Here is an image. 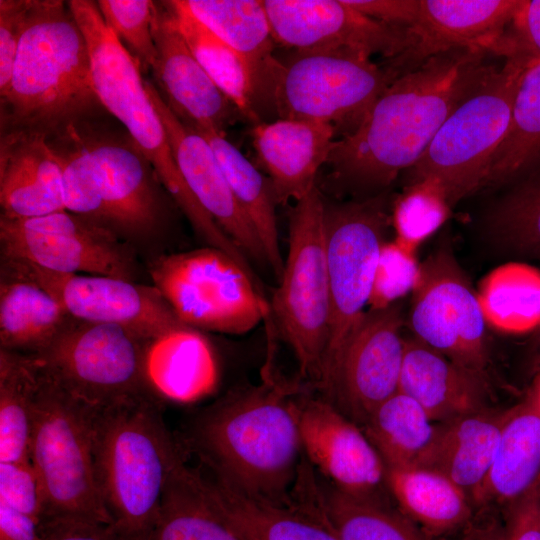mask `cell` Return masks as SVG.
I'll return each instance as SVG.
<instances>
[{"label":"cell","mask_w":540,"mask_h":540,"mask_svg":"<svg viewBox=\"0 0 540 540\" xmlns=\"http://www.w3.org/2000/svg\"><path fill=\"white\" fill-rule=\"evenodd\" d=\"M424 409L397 392L384 401L362 426L387 467L418 466L438 432Z\"/></svg>","instance_id":"38"},{"label":"cell","mask_w":540,"mask_h":540,"mask_svg":"<svg viewBox=\"0 0 540 540\" xmlns=\"http://www.w3.org/2000/svg\"><path fill=\"white\" fill-rule=\"evenodd\" d=\"M190 51L222 93L252 125L262 122L255 74L247 60L225 44L175 0L165 1Z\"/></svg>","instance_id":"36"},{"label":"cell","mask_w":540,"mask_h":540,"mask_svg":"<svg viewBox=\"0 0 540 540\" xmlns=\"http://www.w3.org/2000/svg\"><path fill=\"white\" fill-rule=\"evenodd\" d=\"M93 454L111 526L127 540H143L172 472L187 454L165 424L162 400L149 395L97 409Z\"/></svg>","instance_id":"3"},{"label":"cell","mask_w":540,"mask_h":540,"mask_svg":"<svg viewBox=\"0 0 540 540\" xmlns=\"http://www.w3.org/2000/svg\"><path fill=\"white\" fill-rule=\"evenodd\" d=\"M532 61L514 55L506 57L501 68L490 67L409 169L411 186L436 190L448 206L483 188L508 129L518 85Z\"/></svg>","instance_id":"6"},{"label":"cell","mask_w":540,"mask_h":540,"mask_svg":"<svg viewBox=\"0 0 540 540\" xmlns=\"http://www.w3.org/2000/svg\"><path fill=\"white\" fill-rule=\"evenodd\" d=\"M520 0H419L408 49L386 67L395 80L427 59L456 49L500 55Z\"/></svg>","instance_id":"20"},{"label":"cell","mask_w":540,"mask_h":540,"mask_svg":"<svg viewBox=\"0 0 540 540\" xmlns=\"http://www.w3.org/2000/svg\"><path fill=\"white\" fill-rule=\"evenodd\" d=\"M45 289L74 319L114 324L147 339L181 321L155 286L89 274H65L0 258Z\"/></svg>","instance_id":"18"},{"label":"cell","mask_w":540,"mask_h":540,"mask_svg":"<svg viewBox=\"0 0 540 540\" xmlns=\"http://www.w3.org/2000/svg\"><path fill=\"white\" fill-rule=\"evenodd\" d=\"M410 313L415 338L469 370L485 375L487 343L477 293L446 250L430 255Z\"/></svg>","instance_id":"16"},{"label":"cell","mask_w":540,"mask_h":540,"mask_svg":"<svg viewBox=\"0 0 540 540\" xmlns=\"http://www.w3.org/2000/svg\"><path fill=\"white\" fill-rule=\"evenodd\" d=\"M399 392L414 399L433 422L484 410L485 375L453 362L416 338L404 340Z\"/></svg>","instance_id":"27"},{"label":"cell","mask_w":540,"mask_h":540,"mask_svg":"<svg viewBox=\"0 0 540 540\" xmlns=\"http://www.w3.org/2000/svg\"><path fill=\"white\" fill-rule=\"evenodd\" d=\"M293 497L319 513L339 540H441L382 497H356L337 489L319 476L306 459L301 464Z\"/></svg>","instance_id":"26"},{"label":"cell","mask_w":540,"mask_h":540,"mask_svg":"<svg viewBox=\"0 0 540 540\" xmlns=\"http://www.w3.org/2000/svg\"><path fill=\"white\" fill-rule=\"evenodd\" d=\"M144 366L148 384L161 400H197L212 392L219 379L211 341L182 321L145 339Z\"/></svg>","instance_id":"28"},{"label":"cell","mask_w":540,"mask_h":540,"mask_svg":"<svg viewBox=\"0 0 540 540\" xmlns=\"http://www.w3.org/2000/svg\"><path fill=\"white\" fill-rule=\"evenodd\" d=\"M488 51L456 49L435 55L395 79L358 126L335 140L331 176L356 186H384L413 167L457 105L491 65Z\"/></svg>","instance_id":"1"},{"label":"cell","mask_w":540,"mask_h":540,"mask_svg":"<svg viewBox=\"0 0 540 540\" xmlns=\"http://www.w3.org/2000/svg\"><path fill=\"white\" fill-rule=\"evenodd\" d=\"M202 475L212 500L245 540H339L326 520L305 503L270 502L212 473Z\"/></svg>","instance_id":"29"},{"label":"cell","mask_w":540,"mask_h":540,"mask_svg":"<svg viewBox=\"0 0 540 540\" xmlns=\"http://www.w3.org/2000/svg\"><path fill=\"white\" fill-rule=\"evenodd\" d=\"M402 325L396 303L366 311L317 386L321 398L358 426L399 391L405 340Z\"/></svg>","instance_id":"15"},{"label":"cell","mask_w":540,"mask_h":540,"mask_svg":"<svg viewBox=\"0 0 540 540\" xmlns=\"http://www.w3.org/2000/svg\"><path fill=\"white\" fill-rule=\"evenodd\" d=\"M0 501L41 523L45 511V498L30 459L0 462Z\"/></svg>","instance_id":"45"},{"label":"cell","mask_w":540,"mask_h":540,"mask_svg":"<svg viewBox=\"0 0 540 540\" xmlns=\"http://www.w3.org/2000/svg\"><path fill=\"white\" fill-rule=\"evenodd\" d=\"M38 377L29 459L45 498L40 526L69 522L111 525L95 474L93 423L97 409L69 396L39 373Z\"/></svg>","instance_id":"7"},{"label":"cell","mask_w":540,"mask_h":540,"mask_svg":"<svg viewBox=\"0 0 540 540\" xmlns=\"http://www.w3.org/2000/svg\"><path fill=\"white\" fill-rule=\"evenodd\" d=\"M540 60V0H520L503 39L502 56Z\"/></svg>","instance_id":"47"},{"label":"cell","mask_w":540,"mask_h":540,"mask_svg":"<svg viewBox=\"0 0 540 540\" xmlns=\"http://www.w3.org/2000/svg\"><path fill=\"white\" fill-rule=\"evenodd\" d=\"M460 540H505V521L484 509L463 529Z\"/></svg>","instance_id":"52"},{"label":"cell","mask_w":540,"mask_h":540,"mask_svg":"<svg viewBox=\"0 0 540 540\" xmlns=\"http://www.w3.org/2000/svg\"><path fill=\"white\" fill-rule=\"evenodd\" d=\"M144 84L177 166L198 203L248 260L268 265L255 228L235 197L210 144L174 113L151 82L144 80Z\"/></svg>","instance_id":"21"},{"label":"cell","mask_w":540,"mask_h":540,"mask_svg":"<svg viewBox=\"0 0 540 540\" xmlns=\"http://www.w3.org/2000/svg\"><path fill=\"white\" fill-rule=\"evenodd\" d=\"M45 540H127L111 525L69 522L41 525Z\"/></svg>","instance_id":"50"},{"label":"cell","mask_w":540,"mask_h":540,"mask_svg":"<svg viewBox=\"0 0 540 540\" xmlns=\"http://www.w3.org/2000/svg\"><path fill=\"white\" fill-rule=\"evenodd\" d=\"M0 540H45L40 522L0 501Z\"/></svg>","instance_id":"51"},{"label":"cell","mask_w":540,"mask_h":540,"mask_svg":"<svg viewBox=\"0 0 540 540\" xmlns=\"http://www.w3.org/2000/svg\"><path fill=\"white\" fill-rule=\"evenodd\" d=\"M33 0L0 1V95L9 87L18 47Z\"/></svg>","instance_id":"46"},{"label":"cell","mask_w":540,"mask_h":540,"mask_svg":"<svg viewBox=\"0 0 540 540\" xmlns=\"http://www.w3.org/2000/svg\"><path fill=\"white\" fill-rule=\"evenodd\" d=\"M303 455L315 472L356 497L378 498L385 464L363 429L321 397L299 395Z\"/></svg>","instance_id":"19"},{"label":"cell","mask_w":540,"mask_h":540,"mask_svg":"<svg viewBox=\"0 0 540 540\" xmlns=\"http://www.w3.org/2000/svg\"><path fill=\"white\" fill-rule=\"evenodd\" d=\"M540 167V60L518 85L506 134L490 162L483 187L517 182Z\"/></svg>","instance_id":"37"},{"label":"cell","mask_w":540,"mask_h":540,"mask_svg":"<svg viewBox=\"0 0 540 540\" xmlns=\"http://www.w3.org/2000/svg\"><path fill=\"white\" fill-rule=\"evenodd\" d=\"M391 83L387 70L371 57L296 52L287 63L274 65L265 105L279 119L324 122L349 127L350 133Z\"/></svg>","instance_id":"12"},{"label":"cell","mask_w":540,"mask_h":540,"mask_svg":"<svg viewBox=\"0 0 540 540\" xmlns=\"http://www.w3.org/2000/svg\"><path fill=\"white\" fill-rule=\"evenodd\" d=\"M38 391L32 356L0 349V462L29 459Z\"/></svg>","instance_id":"40"},{"label":"cell","mask_w":540,"mask_h":540,"mask_svg":"<svg viewBox=\"0 0 540 540\" xmlns=\"http://www.w3.org/2000/svg\"><path fill=\"white\" fill-rule=\"evenodd\" d=\"M421 269L413 252L397 241L384 242L374 274L369 309L387 308L417 287Z\"/></svg>","instance_id":"44"},{"label":"cell","mask_w":540,"mask_h":540,"mask_svg":"<svg viewBox=\"0 0 540 540\" xmlns=\"http://www.w3.org/2000/svg\"><path fill=\"white\" fill-rule=\"evenodd\" d=\"M448 207L436 190L425 185L411 186L394 209L396 241L413 252L441 226Z\"/></svg>","instance_id":"43"},{"label":"cell","mask_w":540,"mask_h":540,"mask_svg":"<svg viewBox=\"0 0 540 540\" xmlns=\"http://www.w3.org/2000/svg\"><path fill=\"white\" fill-rule=\"evenodd\" d=\"M143 540H245L212 500L200 470L172 472L155 522Z\"/></svg>","instance_id":"34"},{"label":"cell","mask_w":540,"mask_h":540,"mask_svg":"<svg viewBox=\"0 0 540 540\" xmlns=\"http://www.w3.org/2000/svg\"><path fill=\"white\" fill-rule=\"evenodd\" d=\"M385 483L400 511L434 537L464 529L475 515L466 492L433 469L385 466Z\"/></svg>","instance_id":"33"},{"label":"cell","mask_w":540,"mask_h":540,"mask_svg":"<svg viewBox=\"0 0 540 540\" xmlns=\"http://www.w3.org/2000/svg\"><path fill=\"white\" fill-rule=\"evenodd\" d=\"M330 323L318 384L362 320L371 295L388 216L381 201L325 203Z\"/></svg>","instance_id":"13"},{"label":"cell","mask_w":540,"mask_h":540,"mask_svg":"<svg viewBox=\"0 0 540 540\" xmlns=\"http://www.w3.org/2000/svg\"><path fill=\"white\" fill-rule=\"evenodd\" d=\"M270 314L292 349L303 378L318 384L327 349L330 283L325 201L314 187L290 214L289 247Z\"/></svg>","instance_id":"8"},{"label":"cell","mask_w":540,"mask_h":540,"mask_svg":"<svg viewBox=\"0 0 540 540\" xmlns=\"http://www.w3.org/2000/svg\"><path fill=\"white\" fill-rule=\"evenodd\" d=\"M98 9L140 70L152 71L156 61L153 20L156 3L150 0H99Z\"/></svg>","instance_id":"42"},{"label":"cell","mask_w":540,"mask_h":540,"mask_svg":"<svg viewBox=\"0 0 540 540\" xmlns=\"http://www.w3.org/2000/svg\"><path fill=\"white\" fill-rule=\"evenodd\" d=\"M54 148L62 167L65 208L91 219L122 239L145 237L159 225L160 198L138 149L109 141Z\"/></svg>","instance_id":"10"},{"label":"cell","mask_w":540,"mask_h":540,"mask_svg":"<svg viewBox=\"0 0 540 540\" xmlns=\"http://www.w3.org/2000/svg\"><path fill=\"white\" fill-rule=\"evenodd\" d=\"M505 540H540V486L505 511Z\"/></svg>","instance_id":"48"},{"label":"cell","mask_w":540,"mask_h":540,"mask_svg":"<svg viewBox=\"0 0 540 540\" xmlns=\"http://www.w3.org/2000/svg\"><path fill=\"white\" fill-rule=\"evenodd\" d=\"M360 13L390 26L409 29L415 22L419 0H345Z\"/></svg>","instance_id":"49"},{"label":"cell","mask_w":540,"mask_h":540,"mask_svg":"<svg viewBox=\"0 0 540 540\" xmlns=\"http://www.w3.org/2000/svg\"><path fill=\"white\" fill-rule=\"evenodd\" d=\"M97 99L84 35L59 0H33L2 105L15 128L43 130Z\"/></svg>","instance_id":"5"},{"label":"cell","mask_w":540,"mask_h":540,"mask_svg":"<svg viewBox=\"0 0 540 540\" xmlns=\"http://www.w3.org/2000/svg\"><path fill=\"white\" fill-rule=\"evenodd\" d=\"M148 273L175 315L203 332L241 335L271 315L256 275L219 248L156 256Z\"/></svg>","instance_id":"9"},{"label":"cell","mask_w":540,"mask_h":540,"mask_svg":"<svg viewBox=\"0 0 540 540\" xmlns=\"http://www.w3.org/2000/svg\"><path fill=\"white\" fill-rule=\"evenodd\" d=\"M68 5L86 40L97 100L126 127L157 181L196 233L208 246L244 262L242 252L205 212L185 182L162 121L148 96L140 68L106 24L96 2L70 0Z\"/></svg>","instance_id":"4"},{"label":"cell","mask_w":540,"mask_h":540,"mask_svg":"<svg viewBox=\"0 0 540 540\" xmlns=\"http://www.w3.org/2000/svg\"><path fill=\"white\" fill-rule=\"evenodd\" d=\"M144 344L145 338L127 328L71 318L46 348L29 355L45 381L102 409L156 396L145 374Z\"/></svg>","instance_id":"11"},{"label":"cell","mask_w":540,"mask_h":540,"mask_svg":"<svg viewBox=\"0 0 540 540\" xmlns=\"http://www.w3.org/2000/svg\"><path fill=\"white\" fill-rule=\"evenodd\" d=\"M485 228L507 252L540 260V167L518 180L491 207Z\"/></svg>","instance_id":"41"},{"label":"cell","mask_w":540,"mask_h":540,"mask_svg":"<svg viewBox=\"0 0 540 540\" xmlns=\"http://www.w3.org/2000/svg\"><path fill=\"white\" fill-rule=\"evenodd\" d=\"M1 214L31 218L66 210L62 167L45 131L15 128L0 141Z\"/></svg>","instance_id":"23"},{"label":"cell","mask_w":540,"mask_h":540,"mask_svg":"<svg viewBox=\"0 0 540 540\" xmlns=\"http://www.w3.org/2000/svg\"><path fill=\"white\" fill-rule=\"evenodd\" d=\"M540 486V372L526 397L508 409L497 452L473 506L505 511Z\"/></svg>","instance_id":"25"},{"label":"cell","mask_w":540,"mask_h":540,"mask_svg":"<svg viewBox=\"0 0 540 540\" xmlns=\"http://www.w3.org/2000/svg\"><path fill=\"white\" fill-rule=\"evenodd\" d=\"M335 131L329 123L308 120L277 119L252 125V144L277 203L297 202L317 186V173L327 163Z\"/></svg>","instance_id":"24"},{"label":"cell","mask_w":540,"mask_h":540,"mask_svg":"<svg viewBox=\"0 0 540 540\" xmlns=\"http://www.w3.org/2000/svg\"><path fill=\"white\" fill-rule=\"evenodd\" d=\"M299 391L272 373L199 411L183 439L213 475L270 502L290 505L303 451L298 425Z\"/></svg>","instance_id":"2"},{"label":"cell","mask_w":540,"mask_h":540,"mask_svg":"<svg viewBox=\"0 0 540 540\" xmlns=\"http://www.w3.org/2000/svg\"><path fill=\"white\" fill-rule=\"evenodd\" d=\"M276 44L300 53H353L391 60L404 53L407 29L374 20L345 0H264Z\"/></svg>","instance_id":"17"},{"label":"cell","mask_w":540,"mask_h":540,"mask_svg":"<svg viewBox=\"0 0 540 540\" xmlns=\"http://www.w3.org/2000/svg\"><path fill=\"white\" fill-rule=\"evenodd\" d=\"M530 366L532 371L537 374L540 368V326L530 338Z\"/></svg>","instance_id":"53"},{"label":"cell","mask_w":540,"mask_h":540,"mask_svg":"<svg viewBox=\"0 0 540 540\" xmlns=\"http://www.w3.org/2000/svg\"><path fill=\"white\" fill-rule=\"evenodd\" d=\"M177 5L229 45L250 64L258 85L260 109L264 90L277 59L264 1L175 0Z\"/></svg>","instance_id":"32"},{"label":"cell","mask_w":540,"mask_h":540,"mask_svg":"<svg viewBox=\"0 0 540 540\" xmlns=\"http://www.w3.org/2000/svg\"><path fill=\"white\" fill-rule=\"evenodd\" d=\"M0 258L65 274L134 281L132 247L109 228L67 210L31 218L0 215Z\"/></svg>","instance_id":"14"},{"label":"cell","mask_w":540,"mask_h":540,"mask_svg":"<svg viewBox=\"0 0 540 540\" xmlns=\"http://www.w3.org/2000/svg\"><path fill=\"white\" fill-rule=\"evenodd\" d=\"M196 130V129H195ZM210 144L218 163L262 243L268 266L280 280L284 259L280 250L275 207L277 201L266 178L224 134L196 130Z\"/></svg>","instance_id":"35"},{"label":"cell","mask_w":540,"mask_h":540,"mask_svg":"<svg viewBox=\"0 0 540 540\" xmlns=\"http://www.w3.org/2000/svg\"><path fill=\"white\" fill-rule=\"evenodd\" d=\"M486 321L508 334L533 333L540 326V270L509 262L490 272L477 293Z\"/></svg>","instance_id":"39"},{"label":"cell","mask_w":540,"mask_h":540,"mask_svg":"<svg viewBox=\"0 0 540 540\" xmlns=\"http://www.w3.org/2000/svg\"><path fill=\"white\" fill-rule=\"evenodd\" d=\"M153 38L157 56L152 72L170 108L196 130L225 135L243 117L196 60L165 1L156 4Z\"/></svg>","instance_id":"22"},{"label":"cell","mask_w":540,"mask_h":540,"mask_svg":"<svg viewBox=\"0 0 540 540\" xmlns=\"http://www.w3.org/2000/svg\"><path fill=\"white\" fill-rule=\"evenodd\" d=\"M71 318L39 284L0 261V349L38 353Z\"/></svg>","instance_id":"31"},{"label":"cell","mask_w":540,"mask_h":540,"mask_svg":"<svg viewBox=\"0 0 540 540\" xmlns=\"http://www.w3.org/2000/svg\"><path fill=\"white\" fill-rule=\"evenodd\" d=\"M507 416L508 409H484L438 424L432 446L416 467L442 473L472 501L490 471Z\"/></svg>","instance_id":"30"}]
</instances>
